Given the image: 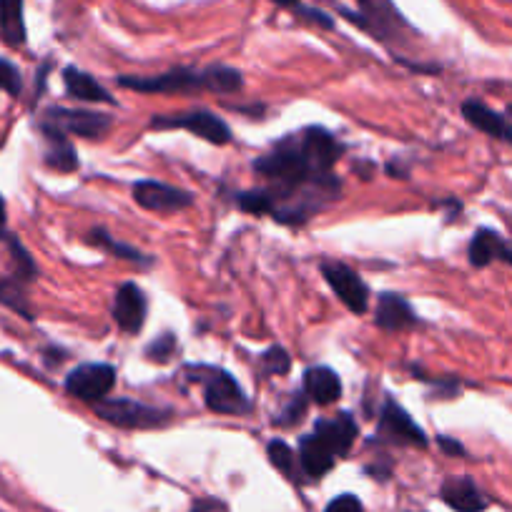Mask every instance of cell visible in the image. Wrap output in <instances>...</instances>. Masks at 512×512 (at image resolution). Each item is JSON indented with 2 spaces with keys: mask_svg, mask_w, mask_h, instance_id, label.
Returning a JSON list of instances; mask_svg holds the SVG:
<instances>
[{
  "mask_svg": "<svg viewBox=\"0 0 512 512\" xmlns=\"http://www.w3.org/2000/svg\"><path fill=\"white\" fill-rule=\"evenodd\" d=\"M437 445L442 447V452H447V455H452V457L465 455V447H462L457 440H452V437H445V435L437 437Z\"/></svg>",
  "mask_w": 512,
  "mask_h": 512,
  "instance_id": "obj_34",
  "label": "cell"
},
{
  "mask_svg": "<svg viewBox=\"0 0 512 512\" xmlns=\"http://www.w3.org/2000/svg\"><path fill=\"white\" fill-rule=\"evenodd\" d=\"M191 512H229V505L216 500V497H201L191 505Z\"/></svg>",
  "mask_w": 512,
  "mask_h": 512,
  "instance_id": "obj_33",
  "label": "cell"
},
{
  "mask_svg": "<svg viewBox=\"0 0 512 512\" xmlns=\"http://www.w3.org/2000/svg\"><path fill=\"white\" fill-rule=\"evenodd\" d=\"M467 259L475 269H485L490 264L502 262V264H510L512 267V244H507L505 236L497 234L495 229H477L472 234L470 246H467Z\"/></svg>",
  "mask_w": 512,
  "mask_h": 512,
  "instance_id": "obj_14",
  "label": "cell"
},
{
  "mask_svg": "<svg viewBox=\"0 0 512 512\" xmlns=\"http://www.w3.org/2000/svg\"><path fill=\"white\" fill-rule=\"evenodd\" d=\"M186 372L194 374V377H191L194 382H201V387H204V402L211 412L234 417L249 415L251 412L249 397L244 395L239 382H236L226 369L196 364V367H189Z\"/></svg>",
  "mask_w": 512,
  "mask_h": 512,
  "instance_id": "obj_5",
  "label": "cell"
},
{
  "mask_svg": "<svg viewBox=\"0 0 512 512\" xmlns=\"http://www.w3.org/2000/svg\"><path fill=\"white\" fill-rule=\"evenodd\" d=\"M377 435L387 442H395V445L427 447L425 430L395 400H384L382 412H379Z\"/></svg>",
  "mask_w": 512,
  "mask_h": 512,
  "instance_id": "obj_11",
  "label": "cell"
},
{
  "mask_svg": "<svg viewBox=\"0 0 512 512\" xmlns=\"http://www.w3.org/2000/svg\"><path fill=\"white\" fill-rule=\"evenodd\" d=\"M93 410L108 425L126 427V430H154V427H164L171 420L169 410L126 400V397H106V400L96 402Z\"/></svg>",
  "mask_w": 512,
  "mask_h": 512,
  "instance_id": "obj_6",
  "label": "cell"
},
{
  "mask_svg": "<svg viewBox=\"0 0 512 512\" xmlns=\"http://www.w3.org/2000/svg\"><path fill=\"white\" fill-rule=\"evenodd\" d=\"M151 128H159V131L181 128V131H189V134L199 136V139L209 141V144H216V146H224L231 141L229 123L211 111L159 113V116L151 118Z\"/></svg>",
  "mask_w": 512,
  "mask_h": 512,
  "instance_id": "obj_7",
  "label": "cell"
},
{
  "mask_svg": "<svg viewBox=\"0 0 512 512\" xmlns=\"http://www.w3.org/2000/svg\"><path fill=\"white\" fill-rule=\"evenodd\" d=\"M176 349H179V342H176L174 334L166 332V334H161L159 339H154L149 347H146V357H149L151 362L166 364L171 357H174Z\"/></svg>",
  "mask_w": 512,
  "mask_h": 512,
  "instance_id": "obj_29",
  "label": "cell"
},
{
  "mask_svg": "<svg viewBox=\"0 0 512 512\" xmlns=\"http://www.w3.org/2000/svg\"><path fill=\"white\" fill-rule=\"evenodd\" d=\"M354 3H357V11H349L344 6L334 8H337L339 16H344L359 31L369 33L377 41L402 43L405 33H412V26L392 0H354Z\"/></svg>",
  "mask_w": 512,
  "mask_h": 512,
  "instance_id": "obj_4",
  "label": "cell"
},
{
  "mask_svg": "<svg viewBox=\"0 0 512 512\" xmlns=\"http://www.w3.org/2000/svg\"><path fill=\"white\" fill-rule=\"evenodd\" d=\"M118 86L139 93H236L244 88V76L229 66H179L159 76H121Z\"/></svg>",
  "mask_w": 512,
  "mask_h": 512,
  "instance_id": "obj_3",
  "label": "cell"
},
{
  "mask_svg": "<svg viewBox=\"0 0 512 512\" xmlns=\"http://www.w3.org/2000/svg\"><path fill=\"white\" fill-rule=\"evenodd\" d=\"M0 38L11 48H21L26 43V16L23 0H0Z\"/></svg>",
  "mask_w": 512,
  "mask_h": 512,
  "instance_id": "obj_23",
  "label": "cell"
},
{
  "mask_svg": "<svg viewBox=\"0 0 512 512\" xmlns=\"http://www.w3.org/2000/svg\"><path fill=\"white\" fill-rule=\"evenodd\" d=\"M440 497L445 500L447 507H452L455 512H485L490 500L485 497V492L477 487V482L472 477H447L440 487Z\"/></svg>",
  "mask_w": 512,
  "mask_h": 512,
  "instance_id": "obj_15",
  "label": "cell"
},
{
  "mask_svg": "<svg viewBox=\"0 0 512 512\" xmlns=\"http://www.w3.org/2000/svg\"><path fill=\"white\" fill-rule=\"evenodd\" d=\"M462 116H465V121L470 123L472 128H477V131H482V134L492 136V139L497 141H507V144H512V123L507 121L502 113L492 111L490 106L477 101V98H470V101L462 103Z\"/></svg>",
  "mask_w": 512,
  "mask_h": 512,
  "instance_id": "obj_19",
  "label": "cell"
},
{
  "mask_svg": "<svg viewBox=\"0 0 512 512\" xmlns=\"http://www.w3.org/2000/svg\"><path fill=\"white\" fill-rule=\"evenodd\" d=\"M304 412H307V400L304 395H292L289 405L284 407V412L279 417H274V425H282V427H292L297 422H302Z\"/></svg>",
  "mask_w": 512,
  "mask_h": 512,
  "instance_id": "obj_31",
  "label": "cell"
},
{
  "mask_svg": "<svg viewBox=\"0 0 512 512\" xmlns=\"http://www.w3.org/2000/svg\"><path fill=\"white\" fill-rule=\"evenodd\" d=\"M374 322L384 332H405V329L415 327L417 314L412 304L405 297L392 292L379 294L377 299V312H374Z\"/></svg>",
  "mask_w": 512,
  "mask_h": 512,
  "instance_id": "obj_16",
  "label": "cell"
},
{
  "mask_svg": "<svg viewBox=\"0 0 512 512\" xmlns=\"http://www.w3.org/2000/svg\"><path fill=\"white\" fill-rule=\"evenodd\" d=\"M324 512H364V507H362V502H359V497L339 495L329 502L327 510Z\"/></svg>",
  "mask_w": 512,
  "mask_h": 512,
  "instance_id": "obj_32",
  "label": "cell"
},
{
  "mask_svg": "<svg viewBox=\"0 0 512 512\" xmlns=\"http://www.w3.org/2000/svg\"><path fill=\"white\" fill-rule=\"evenodd\" d=\"M322 277L329 284L339 302L354 314H364L369 307V289L364 279L359 277L354 269H349L342 262H324L322 264Z\"/></svg>",
  "mask_w": 512,
  "mask_h": 512,
  "instance_id": "obj_10",
  "label": "cell"
},
{
  "mask_svg": "<svg viewBox=\"0 0 512 512\" xmlns=\"http://www.w3.org/2000/svg\"><path fill=\"white\" fill-rule=\"evenodd\" d=\"M63 86H66V93L71 98H78V101H91V103H116V98L101 86L93 76H88L86 71L76 66L63 68Z\"/></svg>",
  "mask_w": 512,
  "mask_h": 512,
  "instance_id": "obj_22",
  "label": "cell"
},
{
  "mask_svg": "<svg viewBox=\"0 0 512 512\" xmlns=\"http://www.w3.org/2000/svg\"><path fill=\"white\" fill-rule=\"evenodd\" d=\"M342 194V184L334 174L319 176L307 184H269L267 189H251L236 194V204L249 214H269L274 221L297 226L317 216L319 211Z\"/></svg>",
  "mask_w": 512,
  "mask_h": 512,
  "instance_id": "obj_2",
  "label": "cell"
},
{
  "mask_svg": "<svg viewBox=\"0 0 512 512\" xmlns=\"http://www.w3.org/2000/svg\"><path fill=\"white\" fill-rule=\"evenodd\" d=\"M357 432V422H354V417L347 415V412H339L332 420H319L317 425H314V435L334 452V457L349 455L354 440H357Z\"/></svg>",
  "mask_w": 512,
  "mask_h": 512,
  "instance_id": "obj_17",
  "label": "cell"
},
{
  "mask_svg": "<svg viewBox=\"0 0 512 512\" xmlns=\"http://www.w3.org/2000/svg\"><path fill=\"white\" fill-rule=\"evenodd\" d=\"M267 455H269V462H272L282 475H287L292 482H304V477L307 475L302 472V465H299L297 455H294V450L287 445V442L272 440L267 447Z\"/></svg>",
  "mask_w": 512,
  "mask_h": 512,
  "instance_id": "obj_26",
  "label": "cell"
},
{
  "mask_svg": "<svg viewBox=\"0 0 512 512\" xmlns=\"http://www.w3.org/2000/svg\"><path fill=\"white\" fill-rule=\"evenodd\" d=\"M6 246H8V251H11V259H13V264H16V274H13V277H18L21 279V282H33V279L38 277V267H36V262H33V256L28 254V249L26 246L21 244V239H18L16 234H11V231H8L6 234Z\"/></svg>",
  "mask_w": 512,
  "mask_h": 512,
  "instance_id": "obj_27",
  "label": "cell"
},
{
  "mask_svg": "<svg viewBox=\"0 0 512 512\" xmlns=\"http://www.w3.org/2000/svg\"><path fill=\"white\" fill-rule=\"evenodd\" d=\"M304 392L319 407L334 405L342 397V379L329 367H312L304 372Z\"/></svg>",
  "mask_w": 512,
  "mask_h": 512,
  "instance_id": "obj_20",
  "label": "cell"
},
{
  "mask_svg": "<svg viewBox=\"0 0 512 512\" xmlns=\"http://www.w3.org/2000/svg\"><path fill=\"white\" fill-rule=\"evenodd\" d=\"M43 121L53 123L56 128H61L63 134L81 136V139L96 141L111 131L113 121L106 113H93V111H78V108H61L53 106L48 108Z\"/></svg>",
  "mask_w": 512,
  "mask_h": 512,
  "instance_id": "obj_9",
  "label": "cell"
},
{
  "mask_svg": "<svg viewBox=\"0 0 512 512\" xmlns=\"http://www.w3.org/2000/svg\"><path fill=\"white\" fill-rule=\"evenodd\" d=\"M299 465L309 480H319L334 467V452L317 435H307L299 442Z\"/></svg>",
  "mask_w": 512,
  "mask_h": 512,
  "instance_id": "obj_21",
  "label": "cell"
},
{
  "mask_svg": "<svg viewBox=\"0 0 512 512\" xmlns=\"http://www.w3.org/2000/svg\"><path fill=\"white\" fill-rule=\"evenodd\" d=\"M0 304L16 312L18 317L28 319V322L36 319L26 297V282H21L18 277H0Z\"/></svg>",
  "mask_w": 512,
  "mask_h": 512,
  "instance_id": "obj_25",
  "label": "cell"
},
{
  "mask_svg": "<svg viewBox=\"0 0 512 512\" xmlns=\"http://www.w3.org/2000/svg\"><path fill=\"white\" fill-rule=\"evenodd\" d=\"M342 154L344 144L337 136L322 126H309L277 141L267 154L254 161V171L272 184H307L332 174Z\"/></svg>",
  "mask_w": 512,
  "mask_h": 512,
  "instance_id": "obj_1",
  "label": "cell"
},
{
  "mask_svg": "<svg viewBox=\"0 0 512 512\" xmlns=\"http://www.w3.org/2000/svg\"><path fill=\"white\" fill-rule=\"evenodd\" d=\"M38 131H41L43 141H46V164L51 169L61 171V174H71V171L78 169V156L73 144L68 141V134H63L61 128H56L53 123L43 121L38 123Z\"/></svg>",
  "mask_w": 512,
  "mask_h": 512,
  "instance_id": "obj_18",
  "label": "cell"
},
{
  "mask_svg": "<svg viewBox=\"0 0 512 512\" xmlns=\"http://www.w3.org/2000/svg\"><path fill=\"white\" fill-rule=\"evenodd\" d=\"M134 199L141 209L156 211V214H176L194 204V196L184 189L164 184V181H136Z\"/></svg>",
  "mask_w": 512,
  "mask_h": 512,
  "instance_id": "obj_12",
  "label": "cell"
},
{
  "mask_svg": "<svg viewBox=\"0 0 512 512\" xmlns=\"http://www.w3.org/2000/svg\"><path fill=\"white\" fill-rule=\"evenodd\" d=\"M0 91L11 93V96H21L23 91V78L21 71L13 61L8 58H0Z\"/></svg>",
  "mask_w": 512,
  "mask_h": 512,
  "instance_id": "obj_30",
  "label": "cell"
},
{
  "mask_svg": "<svg viewBox=\"0 0 512 512\" xmlns=\"http://www.w3.org/2000/svg\"><path fill=\"white\" fill-rule=\"evenodd\" d=\"M146 312H149V302L139 284L126 282L116 289L113 297V319H116L118 329L126 334H139L144 329Z\"/></svg>",
  "mask_w": 512,
  "mask_h": 512,
  "instance_id": "obj_13",
  "label": "cell"
},
{
  "mask_svg": "<svg viewBox=\"0 0 512 512\" xmlns=\"http://www.w3.org/2000/svg\"><path fill=\"white\" fill-rule=\"evenodd\" d=\"M116 384V369L103 362H86L71 369L66 377V392L81 402H101L111 395Z\"/></svg>",
  "mask_w": 512,
  "mask_h": 512,
  "instance_id": "obj_8",
  "label": "cell"
},
{
  "mask_svg": "<svg viewBox=\"0 0 512 512\" xmlns=\"http://www.w3.org/2000/svg\"><path fill=\"white\" fill-rule=\"evenodd\" d=\"M88 241H91V244H96L98 249L108 251L111 256L126 259V262H131V264H139V267H151V264H154V256L144 254V251H139L136 246H128V244H123V241H116L106 229H101V226H98V229H91Z\"/></svg>",
  "mask_w": 512,
  "mask_h": 512,
  "instance_id": "obj_24",
  "label": "cell"
},
{
  "mask_svg": "<svg viewBox=\"0 0 512 512\" xmlns=\"http://www.w3.org/2000/svg\"><path fill=\"white\" fill-rule=\"evenodd\" d=\"M259 367H262L264 374H272V377H279V374H287L289 367H292V359H289L287 349L282 347H269L267 352L259 357Z\"/></svg>",
  "mask_w": 512,
  "mask_h": 512,
  "instance_id": "obj_28",
  "label": "cell"
},
{
  "mask_svg": "<svg viewBox=\"0 0 512 512\" xmlns=\"http://www.w3.org/2000/svg\"><path fill=\"white\" fill-rule=\"evenodd\" d=\"M272 3H274V6H279V8H287V11H292L294 16H297L299 8L304 6L302 0H272Z\"/></svg>",
  "mask_w": 512,
  "mask_h": 512,
  "instance_id": "obj_36",
  "label": "cell"
},
{
  "mask_svg": "<svg viewBox=\"0 0 512 512\" xmlns=\"http://www.w3.org/2000/svg\"><path fill=\"white\" fill-rule=\"evenodd\" d=\"M8 234V209H6V199L0 196V241L6 239Z\"/></svg>",
  "mask_w": 512,
  "mask_h": 512,
  "instance_id": "obj_35",
  "label": "cell"
}]
</instances>
